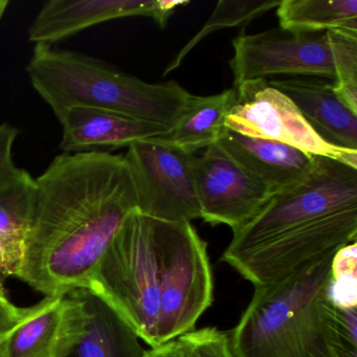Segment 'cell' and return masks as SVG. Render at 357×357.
I'll return each instance as SVG.
<instances>
[{"instance_id": "1", "label": "cell", "mask_w": 357, "mask_h": 357, "mask_svg": "<svg viewBox=\"0 0 357 357\" xmlns=\"http://www.w3.org/2000/svg\"><path fill=\"white\" fill-rule=\"evenodd\" d=\"M37 202L18 279L47 296L86 288L129 215L139 210L126 158L61 153L36 178Z\"/></svg>"}, {"instance_id": "2", "label": "cell", "mask_w": 357, "mask_h": 357, "mask_svg": "<svg viewBox=\"0 0 357 357\" xmlns=\"http://www.w3.org/2000/svg\"><path fill=\"white\" fill-rule=\"evenodd\" d=\"M85 289L107 303L151 348L195 329L214 301L208 244L191 222L133 212Z\"/></svg>"}, {"instance_id": "3", "label": "cell", "mask_w": 357, "mask_h": 357, "mask_svg": "<svg viewBox=\"0 0 357 357\" xmlns=\"http://www.w3.org/2000/svg\"><path fill=\"white\" fill-rule=\"evenodd\" d=\"M357 237V169L314 156L308 172L271 196L221 260L257 286L282 281Z\"/></svg>"}, {"instance_id": "4", "label": "cell", "mask_w": 357, "mask_h": 357, "mask_svg": "<svg viewBox=\"0 0 357 357\" xmlns=\"http://www.w3.org/2000/svg\"><path fill=\"white\" fill-rule=\"evenodd\" d=\"M31 84L58 121L73 107L116 112L169 129L192 95L176 82L151 84L91 56L37 45L26 64Z\"/></svg>"}, {"instance_id": "5", "label": "cell", "mask_w": 357, "mask_h": 357, "mask_svg": "<svg viewBox=\"0 0 357 357\" xmlns=\"http://www.w3.org/2000/svg\"><path fill=\"white\" fill-rule=\"evenodd\" d=\"M282 281L257 286L229 333L236 357H333L327 296L332 257Z\"/></svg>"}, {"instance_id": "6", "label": "cell", "mask_w": 357, "mask_h": 357, "mask_svg": "<svg viewBox=\"0 0 357 357\" xmlns=\"http://www.w3.org/2000/svg\"><path fill=\"white\" fill-rule=\"evenodd\" d=\"M124 156L137 188V212L171 222H191L202 217L195 153L151 137L131 145Z\"/></svg>"}, {"instance_id": "7", "label": "cell", "mask_w": 357, "mask_h": 357, "mask_svg": "<svg viewBox=\"0 0 357 357\" xmlns=\"http://www.w3.org/2000/svg\"><path fill=\"white\" fill-rule=\"evenodd\" d=\"M235 87L237 101L225 120L227 129L246 137L280 142L357 169V151L332 145L319 137L294 102L266 80L248 81Z\"/></svg>"}, {"instance_id": "8", "label": "cell", "mask_w": 357, "mask_h": 357, "mask_svg": "<svg viewBox=\"0 0 357 357\" xmlns=\"http://www.w3.org/2000/svg\"><path fill=\"white\" fill-rule=\"evenodd\" d=\"M229 61L234 86L267 77L289 75L335 81L326 32H292L273 29L244 34L233 40Z\"/></svg>"}, {"instance_id": "9", "label": "cell", "mask_w": 357, "mask_h": 357, "mask_svg": "<svg viewBox=\"0 0 357 357\" xmlns=\"http://www.w3.org/2000/svg\"><path fill=\"white\" fill-rule=\"evenodd\" d=\"M194 175L200 218L212 225H227L233 233L250 222L273 195L217 144L195 155Z\"/></svg>"}, {"instance_id": "10", "label": "cell", "mask_w": 357, "mask_h": 357, "mask_svg": "<svg viewBox=\"0 0 357 357\" xmlns=\"http://www.w3.org/2000/svg\"><path fill=\"white\" fill-rule=\"evenodd\" d=\"M84 325V307L74 292L45 296L22 308L17 321L0 333V357H66Z\"/></svg>"}, {"instance_id": "11", "label": "cell", "mask_w": 357, "mask_h": 357, "mask_svg": "<svg viewBox=\"0 0 357 357\" xmlns=\"http://www.w3.org/2000/svg\"><path fill=\"white\" fill-rule=\"evenodd\" d=\"M188 3V0H51L31 24L28 39L35 45H53L104 22L133 16L152 18L165 28L175 10Z\"/></svg>"}, {"instance_id": "12", "label": "cell", "mask_w": 357, "mask_h": 357, "mask_svg": "<svg viewBox=\"0 0 357 357\" xmlns=\"http://www.w3.org/2000/svg\"><path fill=\"white\" fill-rule=\"evenodd\" d=\"M59 122L62 153L95 151L98 148H128L168 130L162 125L91 107L70 108Z\"/></svg>"}, {"instance_id": "13", "label": "cell", "mask_w": 357, "mask_h": 357, "mask_svg": "<svg viewBox=\"0 0 357 357\" xmlns=\"http://www.w3.org/2000/svg\"><path fill=\"white\" fill-rule=\"evenodd\" d=\"M267 82L294 102L319 137L332 145L357 151V114L338 99L333 82L319 78Z\"/></svg>"}, {"instance_id": "14", "label": "cell", "mask_w": 357, "mask_h": 357, "mask_svg": "<svg viewBox=\"0 0 357 357\" xmlns=\"http://www.w3.org/2000/svg\"><path fill=\"white\" fill-rule=\"evenodd\" d=\"M234 160L258 177L273 194L302 178L314 155L271 139L246 137L227 129L217 142Z\"/></svg>"}, {"instance_id": "15", "label": "cell", "mask_w": 357, "mask_h": 357, "mask_svg": "<svg viewBox=\"0 0 357 357\" xmlns=\"http://www.w3.org/2000/svg\"><path fill=\"white\" fill-rule=\"evenodd\" d=\"M85 311L82 334L66 357H144L141 338L132 328L91 290H74Z\"/></svg>"}, {"instance_id": "16", "label": "cell", "mask_w": 357, "mask_h": 357, "mask_svg": "<svg viewBox=\"0 0 357 357\" xmlns=\"http://www.w3.org/2000/svg\"><path fill=\"white\" fill-rule=\"evenodd\" d=\"M236 101L235 86L208 97L192 95L185 112L174 126L155 139L191 153L206 149L216 144L225 135L227 129L225 120Z\"/></svg>"}, {"instance_id": "17", "label": "cell", "mask_w": 357, "mask_h": 357, "mask_svg": "<svg viewBox=\"0 0 357 357\" xmlns=\"http://www.w3.org/2000/svg\"><path fill=\"white\" fill-rule=\"evenodd\" d=\"M277 15L292 32H357V0H281Z\"/></svg>"}, {"instance_id": "18", "label": "cell", "mask_w": 357, "mask_h": 357, "mask_svg": "<svg viewBox=\"0 0 357 357\" xmlns=\"http://www.w3.org/2000/svg\"><path fill=\"white\" fill-rule=\"evenodd\" d=\"M36 179L24 169L0 185V234L26 241L37 202Z\"/></svg>"}, {"instance_id": "19", "label": "cell", "mask_w": 357, "mask_h": 357, "mask_svg": "<svg viewBox=\"0 0 357 357\" xmlns=\"http://www.w3.org/2000/svg\"><path fill=\"white\" fill-rule=\"evenodd\" d=\"M280 3L281 1H273V0H265V1L220 0L202 30L181 50L176 58L169 64L168 68L165 70L164 76L176 70L185 59V56L208 35L222 29L245 26L259 16L268 12L269 10L277 8Z\"/></svg>"}, {"instance_id": "20", "label": "cell", "mask_w": 357, "mask_h": 357, "mask_svg": "<svg viewBox=\"0 0 357 357\" xmlns=\"http://www.w3.org/2000/svg\"><path fill=\"white\" fill-rule=\"evenodd\" d=\"M326 36L335 73L334 91L340 102L357 114V32L327 31Z\"/></svg>"}, {"instance_id": "21", "label": "cell", "mask_w": 357, "mask_h": 357, "mask_svg": "<svg viewBox=\"0 0 357 357\" xmlns=\"http://www.w3.org/2000/svg\"><path fill=\"white\" fill-rule=\"evenodd\" d=\"M329 302L336 308L357 307V243L342 246L334 252L327 285Z\"/></svg>"}, {"instance_id": "22", "label": "cell", "mask_w": 357, "mask_h": 357, "mask_svg": "<svg viewBox=\"0 0 357 357\" xmlns=\"http://www.w3.org/2000/svg\"><path fill=\"white\" fill-rule=\"evenodd\" d=\"M177 340L183 357H236L229 334L215 327L194 329Z\"/></svg>"}, {"instance_id": "23", "label": "cell", "mask_w": 357, "mask_h": 357, "mask_svg": "<svg viewBox=\"0 0 357 357\" xmlns=\"http://www.w3.org/2000/svg\"><path fill=\"white\" fill-rule=\"evenodd\" d=\"M357 307L333 306L331 317V348L333 357H357Z\"/></svg>"}, {"instance_id": "24", "label": "cell", "mask_w": 357, "mask_h": 357, "mask_svg": "<svg viewBox=\"0 0 357 357\" xmlns=\"http://www.w3.org/2000/svg\"><path fill=\"white\" fill-rule=\"evenodd\" d=\"M26 241L0 234V283L17 278L26 255Z\"/></svg>"}, {"instance_id": "25", "label": "cell", "mask_w": 357, "mask_h": 357, "mask_svg": "<svg viewBox=\"0 0 357 357\" xmlns=\"http://www.w3.org/2000/svg\"><path fill=\"white\" fill-rule=\"evenodd\" d=\"M20 130L12 125L0 124V185L13 178L20 168L13 160V146Z\"/></svg>"}, {"instance_id": "26", "label": "cell", "mask_w": 357, "mask_h": 357, "mask_svg": "<svg viewBox=\"0 0 357 357\" xmlns=\"http://www.w3.org/2000/svg\"><path fill=\"white\" fill-rule=\"evenodd\" d=\"M22 308L14 305L0 283V333L11 327L20 315Z\"/></svg>"}, {"instance_id": "27", "label": "cell", "mask_w": 357, "mask_h": 357, "mask_svg": "<svg viewBox=\"0 0 357 357\" xmlns=\"http://www.w3.org/2000/svg\"><path fill=\"white\" fill-rule=\"evenodd\" d=\"M144 357H183L178 340H170L145 351Z\"/></svg>"}, {"instance_id": "28", "label": "cell", "mask_w": 357, "mask_h": 357, "mask_svg": "<svg viewBox=\"0 0 357 357\" xmlns=\"http://www.w3.org/2000/svg\"><path fill=\"white\" fill-rule=\"evenodd\" d=\"M9 6V0H0V20H3Z\"/></svg>"}]
</instances>
